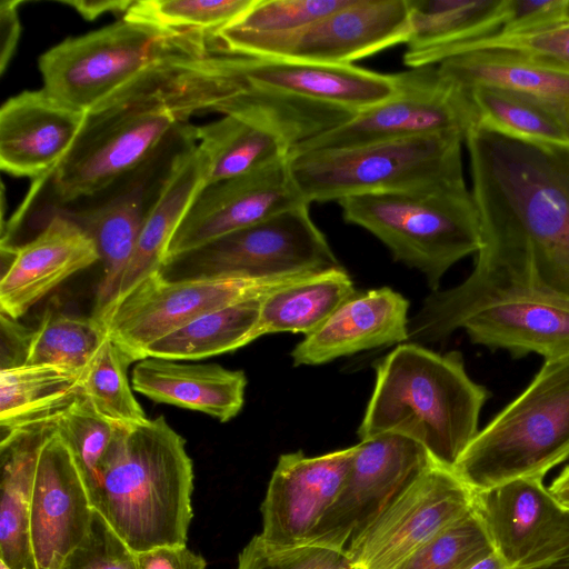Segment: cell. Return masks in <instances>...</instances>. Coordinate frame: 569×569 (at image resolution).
Instances as JSON below:
<instances>
[{"instance_id": "obj_15", "label": "cell", "mask_w": 569, "mask_h": 569, "mask_svg": "<svg viewBox=\"0 0 569 569\" xmlns=\"http://www.w3.org/2000/svg\"><path fill=\"white\" fill-rule=\"evenodd\" d=\"M396 80L397 91L390 98L300 143L292 152L442 133L466 138L477 124L469 92L441 77L436 64L398 72Z\"/></svg>"}, {"instance_id": "obj_27", "label": "cell", "mask_w": 569, "mask_h": 569, "mask_svg": "<svg viewBox=\"0 0 569 569\" xmlns=\"http://www.w3.org/2000/svg\"><path fill=\"white\" fill-rule=\"evenodd\" d=\"M448 81L465 90L490 87L548 104L569 103V64L529 53L479 50L436 64Z\"/></svg>"}, {"instance_id": "obj_41", "label": "cell", "mask_w": 569, "mask_h": 569, "mask_svg": "<svg viewBox=\"0 0 569 569\" xmlns=\"http://www.w3.org/2000/svg\"><path fill=\"white\" fill-rule=\"evenodd\" d=\"M351 0H254L232 24L257 33H283L299 30L350 3Z\"/></svg>"}, {"instance_id": "obj_19", "label": "cell", "mask_w": 569, "mask_h": 569, "mask_svg": "<svg viewBox=\"0 0 569 569\" xmlns=\"http://www.w3.org/2000/svg\"><path fill=\"white\" fill-rule=\"evenodd\" d=\"M94 510L86 477L54 423L39 450L31 495L29 540L34 569H59L88 533Z\"/></svg>"}, {"instance_id": "obj_3", "label": "cell", "mask_w": 569, "mask_h": 569, "mask_svg": "<svg viewBox=\"0 0 569 569\" xmlns=\"http://www.w3.org/2000/svg\"><path fill=\"white\" fill-rule=\"evenodd\" d=\"M480 232L521 250L569 298V150L475 124L465 138Z\"/></svg>"}, {"instance_id": "obj_52", "label": "cell", "mask_w": 569, "mask_h": 569, "mask_svg": "<svg viewBox=\"0 0 569 569\" xmlns=\"http://www.w3.org/2000/svg\"><path fill=\"white\" fill-rule=\"evenodd\" d=\"M0 569H12L11 567H9L4 561H2L0 559Z\"/></svg>"}, {"instance_id": "obj_34", "label": "cell", "mask_w": 569, "mask_h": 569, "mask_svg": "<svg viewBox=\"0 0 569 569\" xmlns=\"http://www.w3.org/2000/svg\"><path fill=\"white\" fill-rule=\"evenodd\" d=\"M477 124L531 143L569 150V138L553 104L508 90L475 87Z\"/></svg>"}, {"instance_id": "obj_44", "label": "cell", "mask_w": 569, "mask_h": 569, "mask_svg": "<svg viewBox=\"0 0 569 569\" xmlns=\"http://www.w3.org/2000/svg\"><path fill=\"white\" fill-rule=\"evenodd\" d=\"M569 20V0H505L501 32L521 33Z\"/></svg>"}, {"instance_id": "obj_29", "label": "cell", "mask_w": 569, "mask_h": 569, "mask_svg": "<svg viewBox=\"0 0 569 569\" xmlns=\"http://www.w3.org/2000/svg\"><path fill=\"white\" fill-rule=\"evenodd\" d=\"M86 372L17 363L0 371L2 436L56 421L81 397Z\"/></svg>"}, {"instance_id": "obj_2", "label": "cell", "mask_w": 569, "mask_h": 569, "mask_svg": "<svg viewBox=\"0 0 569 569\" xmlns=\"http://www.w3.org/2000/svg\"><path fill=\"white\" fill-rule=\"evenodd\" d=\"M463 329L469 339L513 358L569 355V298L545 286L530 259L507 241L481 233L471 273L433 291L409 320V342H437Z\"/></svg>"}, {"instance_id": "obj_38", "label": "cell", "mask_w": 569, "mask_h": 569, "mask_svg": "<svg viewBox=\"0 0 569 569\" xmlns=\"http://www.w3.org/2000/svg\"><path fill=\"white\" fill-rule=\"evenodd\" d=\"M495 550L491 537L475 510L435 537L397 569H469Z\"/></svg>"}, {"instance_id": "obj_23", "label": "cell", "mask_w": 569, "mask_h": 569, "mask_svg": "<svg viewBox=\"0 0 569 569\" xmlns=\"http://www.w3.org/2000/svg\"><path fill=\"white\" fill-rule=\"evenodd\" d=\"M87 112L47 92L26 90L0 109V168L32 180L53 170L76 143Z\"/></svg>"}, {"instance_id": "obj_49", "label": "cell", "mask_w": 569, "mask_h": 569, "mask_svg": "<svg viewBox=\"0 0 569 569\" xmlns=\"http://www.w3.org/2000/svg\"><path fill=\"white\" fill-rule=\"evenodd\" d=\"M469 569H515L509 565V562L495 549L481 559H479L476 563H473Z\"/></svg>"}, {"instance_id": "obj_42", "label": "cell", "mask_w": 569, "mask_h": 569, "mask_svg": "<svg viewBox=\"0 0 569 569\" xmlns=\"http://www.w3.org/2000/svg\"><path fill=\"white\" fill-rule=\"evenodd\" d=\"M236 569H353L346 551L313 545L278 547L256 535L240 551Z\"/></svg>"}, {"instance_id": "obj_11", "label": "cell", "mask_w": 569, "mask_h": 569, "mask_svg": "<svg viewBox=\"0 0 569 569\" xmlns=\"http://www.w3.org/2000/svg\"><path fill=\"white\" fill-rule=\"evenodd\" d=\"M196 142L194 126L187 123L138 167L100 191L50 214L59 213L76 222L98 249L103 272L93 313L101 311L114 298L148 216L161 197L179 158Z\"/></svg>"}, {"instance_id": "obj_10", "label": "cell", "mask_w": 569, "mask_h": 569, "mask_svg": "<svg viewBox=\"0 0 569 569\" xmlns=\"http://www.w3.org/2000/svg\"><path fill=\"white\" fill-rule=\"evenodd\" d=\"M218 112L220 119L194 126L206 163L203 186L286 160L300 143L357 113L251 86Z\"/></svg>"}, {"instance_id": "obj_21", "label": "cell", "mask_w": 569, "mask_h": 569, "mask_svg": "<svg viewBox=\"0 0 569 569\" xmlns=\"http://www.w3.org/2000/svg\"><path fill=\"white\" fill-rule=\"evenodd\" d=\"M358 445L317 457L283 453L261 503L259 536L278 547L307 545L336 501Z\"/></svg>"}, {"instance_id": "obj_36", "label": "cell", "mask_w": 569, "mask_h": 569, "mask_svg": "<svg viewBox=\"0 0 569 569\" xmlns=\"http://www.w3.org/2000/svg\"><path fill=\"white\" fill-rule=\"evenodd\" d=\"M254 0H133L124 19L172 31L213 37L234 23Z\"/></svg>"}, {"instance_id": "obj_26", "label": "cell", "mask_w": 569, "mask_h": 569, "mask_svg": "<svg viewBox=\"0 0 569 569\" xmlns=\"http://www.w3.org/2000/svg\"><path fill=\"white\" fill-rule=\"evenodd\" d=\"M133 390L154 402L200 411L220 422L242 409L247 377L216 363L188 365L148 357L132 370Z\"/></svg>"}, {"instance_id": "obj_51", "label": "cell", "mask_w": 569, "mask_h": 569, "mask_svg": "<svg viewBox=\"0 0 569 569\" xmlns=\"http://www.w3.org/2000/svg\"><path fill=\"white\" fill-rule=\"evenodd\" d=\"M545 569H569V560L560 562V563L551 566V567H548V568H545Z\"/></svg>"}, {"instance_id": "obj_25", "label": "cell", "mask_w": 569, "mask_h": 569, "mask_svg": "<svg viewBox=\"0 0 569 569\" xmlns=\"http://www.w3.org/2000/svg\"><path fill=\"white\" fill-rule=\"evenodd\" d=\"M409 301L388 287L346 300L291 352L295 366H315L409 339Z\"/></svg>"}, {"instance_id": "obj_40", "label": "cell", "mask_w": 569, "mask_h": 569, "mask_svg": "<svg viewBox=\"0 0 569 569\" xmlns=\"http://www.w3.org/2000/svg\"><path fill=\"white\" fill-rule=\"evenodd\" d=\"M56 427L70 445L88 485L114 438L117 425L100 416L83 396Z\"/></svg>"}, {"instance_id": "obj_9", "label": "cell", "mask_w": 569, "mask_h": 569, "mask_svg": "<svg viewBox=\"0 0 569 569\" xmlns=\"http://www.w3.org/2000/svg\"><path fill=\"white\" fill-rule=\"evenodd\" d=\"M210 51H216L211 37L122 18L50 48L39 58V70L47 92L88 112L160 60Z\"/></svg>"}, {"instance_id": "obj_39", "label": "cell", "mask_w": 569, "mask_h": 569, "mask_svg": "<svg viewBox=\"0 0 569 569\" xmlns=\"http://www.w3.org/2000/svg\"><path fill=\"white\" fill-rule=\"evenodd\" d=\"M479 50H503L529 53L569 64V20L540 30L492 34L450 46L426 57L419 67L435 66L457 54Z\"/></svg>"}, {"instance_id": "obj_6", "label": "cell", "mask_w": 569, "mask_h": 569, "mask_svg": "<svg viewBox=\"0 0 569 569\" xmlns=\"http://www.w3.org/2000/svg\"><path fill=\"white\" fill-rule=\"evenodd\" d=\"M569 458V355L547 359L527 388L481 430L452 468L473 492L545 478Z\"/></svg>"}, {"instance_id": "obj_7", "label": "cell", "mask_w": 569, "mask_h": 569, "mask_svg": "<svg viewBox=\"0 0 569 569\" xmlns=\"http://www.w3.org/2000/svg\"><path fill=\"white\" fill-rule=\"evenodd\" d=\"M346 222L378 238L397 261L425 273L432 291L459 260L481 247L477 209L465 180L338 201Z\"/></svg>"}, {"instance_id": "obj_28", "label": "cell", "mask_w": 569, "mask_h": 569, "mask_svg": "<svg viewBox=\"0 0 569 569\" xmlns=\"http://www.w3.org/2000/svg\"><path fill=\"white\" fill-rule=\"evenodd\" d=\"M204 179L206 163L196 142L179 158L161 197L148 216L110 303L124 297L150 274L162 270L168 246Z\"/></svg>"}, {"instance_id": "obj_32", "label": "cell", "mask_w": 569, "mask_h": 569, "mask_svg": "<svg viewBox=\"0 0 569 569\" xmlns=\"http://www.w3.org/2000/svg\"><path fill=\"white\" fill-rule=\"evenodd\" d=\"M356 295L343 267L311 274L263 297L254 339L269 333L310 335Z\"/></svg>"}, {"instance_id": "obj_12", "label": "cell", "mask_w": 569, "mask_h": 569, "mask_svg": "<svg viewBox=\"0 0 569 569\" xmlns=\"http://www.w3.org/2000/svg\"><path fill=\"white\" fill-rule=\"evenodd\" d=\"M311 274L315 273L273 279L236 276L170 278L160 270L92 315L101 320L108 337L132 361H140L151 343L192 320L264 297Z\"/></svg>"}, {"instance_id": "obj_47", "label": "cell", "mask_w": 569, "mask_h": 569, "mask_svg": "<svg viewBox=\"0 0 569 569\" xmlns=\"http://www.w3.org/2000/svg\"><path fill=\"white\" fill-rule=\"evenodd\" d=\"M61 3L72 7L86 20H94L107 12L126 13L132 0H62Z\"/></svg>"}, {"instance_id": "obj_43", "label": "cell", "mask_w": 569, "mask_h": 569, "mask_svg": "<svg viewBox=\"0 0 569 569\" xmlns=\"http://www.w3.org/2000/svg\"><path fill=\"white\" fill-rule=\"evenodd\" d=\"M59 569H138L137 555L94 510L88 533Z\"/></svg>"}, {"instance_id": "obj_16", "label": "cell", "mask_w": 569, "mask_h": 569, "mask_svg": "<svg viewBox=\"0 0 569 569\" xmlns=\"http://www.w3.org/2000/svg\"><path fill=\"white\" fill-rule=\"evenodd\" d=\"M475 507V493L452 469L435 462L397 495L346 552L353 569H397Z\"/></svg>"}, {"instance_id": "obj_46", "label": "cell", "mask_w": 569, "mask_h": 569, "mask_svg": "<svg viewBox=\"0 0 569 569\" xmlns=\"http://www.w3.org/2000/svg\"><path fill=\"white\" fill-rule=\"evenodd\" d=\"M20 0L2 1L0 4V71L4 72L8 62L11 60L20 36V21L18 7Z\"/></svg>"}, {"instance_id": "obj_30", "label": "cell", "mask_w": 569, "mask_h": 569, "mask_svg": "<svg viewBox=\"0 0 569 569\" xmlns=\"http://www.w3.org/2000/svg\"><path fill=\"white\" fill-rule=\"evenodd\" d=\"M52 425L18 430L1 438L0 559L12 569H34L29 512L39 450Z\"/></svg>"}, {"instance_id": "obj_48", "label": "cell", "mask_w": 569, "mask_h": 569, "mask_svg": "<svg viewBox=\"0 0 569 569\" xmlns=\"http://www.w3.org/2000/svg\"><path fill=\"white\" fill-rule=\"evenodd\" d=\"M548 491L560 507L569 510V465L553 479Z\"/></svg>"}, {"instance_id": "obj_8", "label": "cell", "mask_w": 569, "mask_h": 569, "mask_svg": "<svg viewBox=\"0 0 569 569\" xmlns=\"http://www.w3.org/2000/svg\"><path fill=\"white\" fill-rule=\"evenodd\" d=\"M458 133L292 152L291 177L307 203L418 189L463 179Z\"/></svg>"}, {"instance_id": "obj_50", "label": "cell", "mask_w": 569, "mask_h": 569, "mask_svg": "<svg viewBox=\"0 0 569 569\" xmlns=\"http://www.w3.org/2000/svg\"><path fill=\"white\" fill-rule=\"evenodd\" d=\"M569 138V103L553 106Z\"/></svg>"}, {"instance_id": "obj_33", "label": "cell", "mask_w": 569, "mask_h": 569, "mask_svg": "<svg viewBox=\"0 0 569 569\" xmlns=\"http://www.w3.org/2000/svg\"><path fill=\"white\" fill-rule=\"evenodd\" d=\"M262 299L246 300L192 320L151 343L144 359L200 360L249 345L256 340Z\"/></svg>"}, {"instance_id": "obj_5", "label": "cell", "mask_w": 569, "mask_h": 569, "mask_svg": "<svg viewBox=\"0 0 569 569\" xmlns=\"http://www.w3.org/2000/svg\"><path fill=\"white\" fill-rule=\"evenodd\" d=\"M358 436H403L452 469L477 436L489 391L466 371L459 351L435 352L416 342L398 345L380 359Z\"/></svg>"}, {"instance_id": "obj_45", "label": "cell", "mask_w": 569, "mask_h": 569, "mask_svg": "<svg viewBox=\"0 0 569 569\" xmlns=\"http://www.w3.org/2000/svg\"><path fill=\"white\" fill-rule=\"evenodd\" d=\"M137 555L138 569H206L207 561L187 545L161 546Z\"/></svg>"}, {"instance_id": "obj_35", "label": "cell", "mask_w": 569, "mask_h": 569, "mask_svg": "<svg viewBox=\"0 0 569 569\" xmlns=\"http://www.w3.org/2000/svg\"><path fill=\"white\" fill-rule=\"evenodd\" d=\"M96 316L50 310L27 340L21 363L66 367L87 372L108 339Z\"/></svg>"}, {"instance_id": "obj_4", "label": "cell", "mask_w": 569, "mask_h": 569, "mask_svg": "<svg viewBox=\"0 0 569 569\" xmlns=\"http://www.w3.org/2000/svg\"><path fill=\"white\" fill-rule=\"evenodd\" d=\"M193 478L186 440L160 416L117 425L88 489L94 509L138 553L187 545Z\"/></svg>"}, {"instance_id": "obj_13", "label": "cell", "mask_w": 569, "mask_h": 569, "mask_svg": "<svg viewBox=\"0 0 569 569\" xmlns=\"http://www.w3.org/2000/svg\"><path fill=\"white\" fill-rule=\"evenodd\" d=\"M411 36L408 0H351L299 30L257 33L226 27L213 39L228 53L330 64H352Z\"/></svg>"}, {"instance_id": "obj_20", "label": "cell", "mask_w": 569, "mask_h": 569, "mask_svg": "<svg viewBox=\"0 0 569 569\" xmlns=\"http://www.w3.org/2000/svg\"><path fill=\"white\" fill-rule=\"evenodd\" d=\"M542 480L518 479L475 493L495 549L515 569H545L569 560V510L556 502Z\"/></svg>"}, {"instance_id": "obj_24", "label": "cell", "mask_w": 569, "mask_h": 569, "mask_svg": "<svg viewBox=\"0 0 569 569\" xmlns=\"http://www.w3.org/2000/svg\"><path fill=\"white\" fill-rule=\"evenodd\" d=\"M241 72L251 87L352 112L373 107L397 91L396 73H379L355 64L242 56Z\"/></svg>"}, {"instance_id": "obj_1", "label": "cell", "mask_w": 569, "mask_h": 569, "mask_svg": "<svg viewBox=\"0 0 569 569\" xmlns=\"http://www.w3.org/2000/svg\"><path fill=\"white\" fill-rule=\"evenodd\" d=\"M248 87L237 54L210 51L160 60L87 112L69 153L33 180L28 198L44 199L40 209L47 221L54 210L138 167L193 114L218 112Z\"/></svg>"}, {"instance_id": "obj_17", "label": "cell", "mask_w": 569, "mask_h": 569, "mask_svg": "<svg viewBox=\"0 0 569 569\" xmlns=\"http://www.w3.org/2000/svg\"><path fill=\"white\" fill-rule=\"evenodd\" d=\"M432 463L422 446L403 436L385 433L360 441L336 501L308 543L346 551Z\"/></svg>"}, {"instance_id": "obj_18", "label": "cell", "mask_w": 569, "mask_h": 569, "mask_svg": "<svg viewBox=\"0 0 569 569\" xmlns=\"http://www.w3.org/2000/svg\"><path fill=\"white\" fill-rule=\"evenodd\" d=\"M288 159L202 186L168 246L163 267L220 237L309 204L291 177Z\"/></svg>"}, {"instance_id": "obj_37", "label": "cell", "mask_w": 569, "mask_h": 569, "mask_svg": "<svg viewBox=\"0 0 569 569\" xmlns=\"http://www.w3.org/2000/svg\"><path fill=\"white\" fill-rule=\"evenodd\" d=\"M133 361L110 338L88 368L83 395L91 407L114 425L129 426L147 420L128 379Z\"/></svg>"}, {"instance_id": "obj_14", "label": "cell", "mask_w": 569, "mask_h": 569, "mask_svg": "<svg viewBox=\"0 0 569 569\" xmlns=\"http://www.w3.org/2000/svg\"><path fill=\"white\" fill-rule=\"evenodd\" d=\"M341 267L309 204L220 237L166 264L173 276L287 278Z\"/></svg>"}, {"instance_id": "obj_22", "label": "cell", "mask_w": 569, "mask_h": 569, "mask_svg": "<svg viewBox=\"0 0 569 569\" xmlns=\"http://www.w3.org/2000/svg\"><path fill=\"white\" fill-rule=\"evenodd\" d=\"M10 262L0 280L3 316L16 320L73 274L100 261L93 240L72 220L56 213L29 241L1 244Z\"/></svg>"}, {"instance_id": "obj_31", "label": "cell", "mask_w": 569, "mask_h": 569, "mask_svg": "<svg viewBox=\"0 0 569 569\" xmlns=\"http://www.w3.org/2000/svg\"><path fill=\"white\" fill-rule=\"evenodd\" d=\"M411 36L403 54L410 68L429 54L501 30L505 0H408Z\"/></svg>"}]
</instances>
